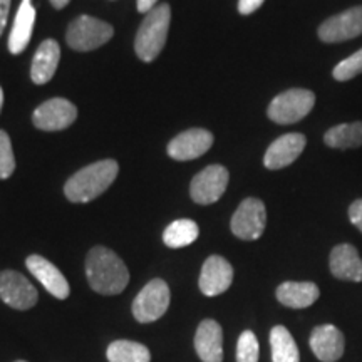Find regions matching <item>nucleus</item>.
Returning a JSON list of instances; mask_svg holds the SVG:
<instances>
[{
    "instance_id": "nucleus-1",
    "label": "nucleus",
    "mask_w": 362,
    "mask_h": 362,
    "mask_svg": "<svg viewBox=\"0 0 362 362\" xmlns=\"http://www.w3.org/2000/svg\"><path fill=\"white\" fill-rule=\"evenodd\" d=\"M86 275L94 292L116 296L126 288L129 272L124 262L106 247H94L86 259Z\"/></svg>"
},
{
    "instance_id": "nucleus-2",
    "label": "nucleus",
    "mask_w": 362,
    "mask_h": 362,
    "mask_svg": "<svg viewBox=\"0 0 362 362\" xmlns=\"http://www.w3.org/2000/svg\"><path fill=\"white\" fill-rule=\"evenodd\" d=\"M119 173V166L115 160H103L86 166L67 180L64 193L72 203H88L96 200L111 187Z\"/></svg>"
},
{
    "instance_id": "nucleus-3",
    "label": "nucleus",
    "mask_w": 362,
    "mask_h": 362,
    "mask_svg": "<svg viewBox=\"0 0 362 362\" xmlns=\"http://www.w3.org/2000/svg\"><path fill=\"white\" fill-rule=\"evenodd\" d=\"M170 21L171 8L168 4L156 6L151 12L146 13L134 40L136 54L141 61L151 62L160 56L168 37Z\"/></svg>"
},
{
    "instance_id": "nucleus-4",
    "label": "nucleus",
    "mask_w": 362,
    "mask_h": 362,
    "mask_svg": "<svg viewBox=\"0 0 362 362\" xmlns=\"http://www.w3.org/2000/svg\"><path fill=\"white\" fill-rule=\"evenodd\" d=\"M315 104V94L309 89H288L272 99L267 115L277 124H293L304 119Z\"/></svg>"
},
{
    "instance_id": "nucleus-5",
    "label": "nucleus",
    "mask_w": 362,
    "mask_h": 362,
    "mask_svg": "<svg viewBox=\"0 0 362 362\" xmlns=\"http://www.w3.org/2000/svg\"><path fill=\"white\" fill-rule=\"evenodd\" d=\"M112 34H115V29L107 22L90 16H81L71 22L66 40L71 49L86 52L101 47L112 37Z\"/></svg>"
},
{
    "instance_id": "nucleus-6",
    "label": "nucleus",
    "mask_w": 362,
    "mask_h": 362,
    "mask_svg": "<svg viewBox=\"0 0 362 362\" xmlns=\"http://www.w3.org/2000/svg\"><path fill=\"white\" fill-rule=\"evenodd\" d=\"M171 302L170 287L165 280L155 279L143 287L133 300V315L138 322H155L165 315Z\"/></svg>"
},
{
    "instance_id": "nucleus-7",
    "label": "nucleus",
    "mask_w": 362,
    "mask_h": 362,
    "mask_svg": "<svg viewBox=\"0 0 362 362\" xmlns=\"http://www.w3.org/2000/svg\"><path fill=\"white\" fill-rule=\"evenodd\" d=\"M267 225V210L259 198H247L232 216V232L240 240H259Z\"/></svg>"
},
{
    "instance_id": "nucleus-8",
    "label": "nucleus",
    "mask_w": 362,
    "mask_h": 362,
    "mask_svg": "<svg viewBox=\"0 0 362 362\" xmlns=\"http://www.w3.org/2000/svg\"><path fill=\"white\" fill-rule=\"evenodd\" d=\"M228 170L225 166L211 165L194 176L189 185V194L198 205H211L218 202L228 187Z\"/></svg>"
},
{
    "instance_id": "nucleus-9",
    "label": "nucleus",
    "mask_w": 362,
    "mask_h": 362,
    "mask_svg": "<svg viewBox=\"0 0 362 362\" xmlns=\"http://www.w3.org/2000/svg\"><path fill=\"white\" fill-rule=\"evenodd\" d=\"M0 298L17 310H29L35 305L39 293L27 277L16 270L0 272Z\"/></svg>"
},
{
    "instance_id": "nucleus-10",
    "label": "nucleus",
    "mask_w": 362,
    "mask_h": 362,
    "mask_svg": "<svg viewBox=\"0 0 362 362\" xmlns=\"http://www.w3.org/2000/svg\"><path fill=\"white\" fill-rule=\"evenodd\" d=\"M362 34V6L347 8L330 17L319 27V39L325 44H337Z\"/></svg>"
},
{
    "instance_id": "nucleus-11",
    "label": "nucleus",
    "mask_w": 362,
    "mask_h": 362,
    "mask_svg": "<svg viewBox=\"0 0 362 362\" xmlns=\"http://www.w3.org/2000/svg\"><path fill=\"white\" fill-rule=\"evenodd\" d=\"M78 117V107L62 98L49 99L34 111L33 121L35 128L42 131H61L69 128Z\"/></svg>"
},
{
    "instance_id": "nucleus-12",
    "label": "nucleus",
    "mask_w": 362,
    "mask_h": 362,
    "mask_svg": "<svg viewBox=\"0 0 362 362\" xmlns=\"http://www.w3.org/2000/svg\"><path fill=\"white\" fill-rule=\"evenodd\" d=\"M214 144V134L210 131L194 128L176 136L168 144V155L176 161L197 160L205 155Z\"/></svg>"
},
{
    "instance_id": "nucleus-13",
    "label": "nucleus",
    "mask_w": 362,
    "mask_h": 362,
    "mask_svg": "<svg viewBox=\"0 0 362 362\" xmlns=\"http://www.w3.org/2000/svg\"><path fill=\"white\" fill-rule=\"evenodd\" d=\"M233 282V269L228 260L220 255L208 257L200 274V291L206 297H216L226 292Z\"/></svg>"
},
{
    "instance_id": "nucleus-14",
    "label": "nucleus",
    "mask_w": 362,
    "mask_h": 362,
    "mask_svg": "<svg viewBox=\"0 0 362 362\" xmlns=\"http://www.w3.org/2000/svg\"><path fill=\"white\" fill-rule=\"evenodd\" d=\"M307 144V139L300 133H288L275 139L267 149L264 165L267 170H282L292 165L302 155Z\"/></svg>"
},
{
    "instance_id": "nucleus-15",
    "label": "nucleus",
    "mask_w": 362,
    "mask_h": 362,
    "mask_svg": "<svg viewBox=\"0 0 362 362\" xmlns=\"http://www.w3.org/2000/svg\"><path fill=\"white\" fill-rule=\"evenodd\" d=\"M25 265L30 274L44 285V288L51 293V296L61 298V300L69 297L71 288L66 277L62 275V272L59 270L56 265L51 264L47 259H44V257L40 255H30L27 257Z\"/></svg>"
},
{
    "instance_id": "nucleus-16",
    "label": "nucleus",
    "mask_w": 362,
    "mask_h": 362,
    "mask_svg": "<svg viewBox=\"0 0 362 362\" xmlns=\"http://www.w3.org/2000/svg\"><path fill=\"white\" fill-rule=\"evenodd\" d=\"M194 349L203 362L223 361V330L216 320L206 319L194 334Z\"/></svg>"
},
{
    "instance_id": "nucleus-17",
    "label": "nucleus",
    "mask_w": 362,
    "mask_h": 362,
    "mask_svg": "<svg viewBox=\"0 0 362 362\" xmlns=\"http://www.w3.org/2000/svg\"><path fill=\"white\" fill-rule=\"evenodd\" d=\"M310 349L322 362H336L344 354V336L336 325H319L310 334Z\"/></svg>"
},
{
    "instance_id": "nucleus-18",
    "label": "nucleus",
    "mask_w": 362,
    "mask_h": 362,
    "mask_svg": "<svg viewBox=\"0 0 362 362\" xmlns=\"http://www.w3.org/2000/svg\"><path fill=\"white\" fill-rule=\"evenodd\" d=\"M329 265L336 279L362 282V259L356 247L349 245V243L334 247V250L330 252Z\"/></svg>"
},
{
    "instance_id": "nucleus-19",
    "label": "nucleus",
    "mask_w": 362,
    "mask_h": 362,
    "mask_svg": "<svg viewBox=\"0 0 362 362\" xmlns=\"http://www.w3.org/2000/svg\"><path fill=\"white\" fill-rule=\"evenodd\" d=\"M35 24V8L33 0H22L19 11H17L16 21H13L11 37H8V51L12 54H21L33 37V29Z\"/></svg>"
},
{
    "instance_id": "nucleus-20",
    "label": "nucleus",
    "mask_w": 362,
    "mask_h": 362,
    "mask_svg": "<svg viewBox=\"0 0 362 362\" xmlns=\"http://www.w3.org/2000/svg\"><path fill=\"white\" fill-rule=\"evenodd\" d=\"M59 59H61V47L56 40L47 39L39 45L34 56L33 67H30V78L35 84L42 86L54 78L59 66Z\"/></svg>"
},
{
    "instance_id": "nucleus-21",
    "label": "nucleus",
    "mask_w": 362,
    "mask_h": 362,
    "mask_svg": "<svg viewBox=\"0 0 362 362\" xmlns=\"http://www.w3.org/2000/svg\"><path fill=\"white\" fill-rule=\"evenodd\" d=\"M320 291L314 282H284L277 288V300L291 309H305L319 298Z\"/></svg>"
},
{
    "instance_id": "nucleus-22",
    "label": "nucleus",
    "mask_w": 362,
    "mask_h": 362,
    "mask_svg": "<svg viewBox=\"0 0 362 362\" xmlns=\"http://www.w3.org/2000/svg\"><path fill=\"white\" fill-rule=\"evenodd\" d=\"M324 143L334 149H352L362 146V121L344 123L330 128L324 134Z\"/></svg>"
},
{
    "instance_id": "nucleus-23",
    "label": "nucleus",
    "mask_w": 362,
    "mask_h": 362,
    "mask_svg": "<svg viewBox=\"0 0 362 362\" xmlns=\"http://www.w3.org/2000/svg\"><path fill=\"white\" fill-rule=\"evenodd\" d=\"M270 347H272V361L274 362L300 361L297 344L293 341L292 334L288 332L284 325H275V327L270 330Z\"/></svg>"
},
{
    "instance_id": "nucleus-24",
    "label": "nucleus",
    "mask_w": 362,
    "mask_h": 362,
    "mask_svg": "<svg viewBox=\"0 0 362 362\" xmlns=\"http://www.w3.org/2000/svg\"><path fill=\"white\" fill-rule=\"evenodd\" d=\"M200 235V228L193 220H176L166 226L163 233V242L170 248H183L192 245Z\"/></svg>"
},
{
    "instance_id": "nucleus-25",
    "label": "nucleus",
    "mask_w": 362,
    "mask_h": 362,
    "mask_svg": "<svg viewBox=\"0 0 362 362\" xmlns=\"http://www.w3.org/2000/svg\"><path fill=\"white\" fill-rule=\"evenodd\" d=\"M107 361L110 362H149L151 354L148 347L134 341H115L107 347Z\"/></svg>"
},
{
    "instance_id": "nucleus-26",
    "label": "nucleus",
    "mask_w": 362,
    "mask_h": 362,
    "mask_svg": "<svg viewBox=\"0 0 362 362\" xmlns=\"http://www.w3.org/2000/svg\"><path fill=\"white\" fill-rule=\"evenodd\" d=\"M359 74H362V49H359V51L352 54V56L339 62L332 71L334 79L341 81V83L354 79L356 76Z\"/></svg>"
},
{
    "instance_id": "nucleus-27",
    "label": "nucleus",
    "mask_w": 362,
    "mask_h": 362,
    "mask_svg": "<svg viewBox=\"0 0 362 362\" xmlns=\"http://www.w3.org/2000/svg\"><path fill=\"white\" fill-rule=\"evenodd\" d=\"M260 347L255 334L252 330H245L240 334L237 344V362H259Z\"/></svg>"
},
{
    "instance_id": "nucleus-28",
    "label": "nucleus",
    "mask_w": 362,
    "mask_h": 362,
    "mask_svg": "<svg viewBox=\"0 0 362 362\" xmlns=\"http://www.w3.org/2000/svg\"><path fill=\"white\" fill-rule=\"evenodd\" d=\"M16 170V158H13L11 138L6 131L0 129V180L11 178Z\"/></svg>"
},
{
    "instance_id": "nucleus-29",
    "label": "nucleus",
    "mask_w": 362,
    "mask_h": 362,
    "mask_svg": "<svg viewBox=\"0 0 362 362\" xmlns=\"http://www.w3.org/2000/svg\"><path fill=\"white\" fill-rule=\"evenodd\" d=\"M349 218L352 221V225H354L357 230H361V233H362V198H359V200H356L351 205V208H349Z\"/></svg>"
},
{
    "instance_id": "nucleus-30",
    "label": "nucleus",
    "mask_w": 362,
    "mask_h": 362,
    "mask_svg": "<svg viewBox=\"0 0 362 362\" xmlns=\"http://www.w3.org/2000/svg\"><path fill=\"white\" fill-rule=\"evenodd\" d=\"M264 2L265 0H238V12L242 16H250L257 8H260Z\"/></svg>"
},
{
    "instance_id": "nucleus-31",
    "label": "nucleus",
    "mask_w": 362,
    "mask_h": 362,
    "mask_svg": "<svg viewBox=\"0 0 362 362\" xmlns=\"http://www.w3.org/2000/svg\"><path fill=\"white\" fill-rule=\"evenodd\" d=\"M8 12H11V0H0V35L7 25Z\"/></svg>"
},
{
    "instance_id": "nucleus-32",
    "label": "nucleus",
    "mask_w": 362,
    "mask_h": 362,
    "mask_svg": "<svg viewBox=\"0 0 362 362\" xmlns=\"http://www.w3.org/2000/svg\"><path fill=\"white\" fill-rule=\"evenodd\" d=\"M136 2H138V11L139 12L148 13V12H151L153 8L156 7L158 0H136Z\"/></svg>"
},
{
    "instance_id": "nucleus-33",
    "label": "nucleus",
    "mask_w": 362,
    "mask_h": 362,
    "mask_svg": "<svg viewBox=\"0 0 362 362\" xmlns=\"http://www.w3.org/2000/svg\"><path fill=\"white\" fill-rule=\"evenodd\" d=\"M69 2H71V0H51V4L56 8H64Z\"/></svg>"
},
{
    "instance_id": "nucleus-34",
    "label": "nucleus",
    "mask_w": 362,
    "mask_h": 362,
    "mask_svg": "<svg viewBox=\"0 0 362 362\" xmlns=\"http://www.w3.org/2000/svg\"><path fill=\"white\" fill-rule=\"evenodd\" d=\"M2 106H4V90L0 88V111H2Z\"/></svg>"
},
{
    "instance_id": "nucleus-35",
    "label": "nucleus",
    "mask_w": 362,
    "mask_h": 362,
    "mask_svg": "<svg viewBox=\"0 0 362 362\" xmlns=\"http://www.w3.org/2000/svg\"><path fill=\"white\" fill-rule=\"evenodd\" d=\"M16 362H27V361H16Z\"/></svg>"
}]
</instances>
